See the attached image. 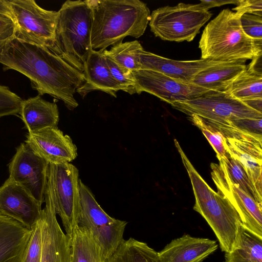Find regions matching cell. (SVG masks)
Returning <instances> with one entry per match:
<instances>
[{"label": "cell", "mask_w": 262, "mask_h": 262, "mask_svg": "<svg viewBox=\"0 0 262 262\" xmlns=\"http://www.w3.org/2000/svg\"><path fill=\"white\" fill-rule=\"evenodd\" d=\"M79 190L80 205L78 226L90 231L101 246L107 259L124 239L123 234L127 223L108 215L81 179Z\"/></svg>", "instance_id": "52a82bcc"}, {"label": "cell", "mask_w": 262, "mask_h": 262, "mask_svg": "<svg viewBox=\"0 0 262 262\" xmlns=\"http://www.w3.org/2000/svg\"><path fill=\"white\" fill-rule=\"evenodd\" d=\"M225 257V262H262V237L243 225L234 248Z\"/></svg>", "instance_id": "d4e9b609"}, {"label": "cell", "mask_w": 262, "mask_h": 262, "mask_svg": "<svg viewBox=\"0 0 262 262\" xmlns=\"http://www.w3.org/2000/svg\"><path fill=\"white\" fill-rule=\"evenodd\" d=\"M104 55L111 74L120 86L121 91L130 95L135 94V81L132 72L119 66L108 56Z\"/></svg>", "instance_id": "4dcf8cb0"}, {"label": "cell", "mask_w": 262, "mask_h": 262, "mask_svg": "<svg viewBox=\"0 0 262 262\" xmlns=\"http://www.w3.org/2000/svg\"><path fill=\"white\" fill-rule=\"evenodd\" d=\"M19 114L28 133L57 127L59 119L56 103L44 100L40 95L23 100Z\"/></svg>", "instance_id": "7402d4cb"}, {"label": "cell", "mask_w": 262, "mask_h": 262, "mask_svg": "<svg viewBox=\"0 0 262 262\" xmlns=\"http://www.w3.org/2000/svg\"><path fill=\"white\" fill-rule=\"evenodd\" d=\"M92 12L86 1H66L58 11L54 52L83 72L92 50Z\"/></svg>", "instance_id": "5b68a950"}, {"label": "cell", "mask_w": 262, "mask_h": 262, "mask_svg": "<svg viewBox=\"0 0 262 262\" xmlns=\"http://www.w3.org/2000/svg\"><path fill=\"white\" fill-rule=\"evenodd\" d=\"M248 66L247 70L254 74L262 76V53L254 56Z\"/></svg>", "instance_id": "74e56055"}, {"label": "cell", "mask_w": 262, "mask_h": 262, "mask_svg": "<svg viewBox=\"0 0 262 262\" xmlns=\"http://www.w3.org/2000/svg\"><path fill=\"white\" fill-rule=\"evenodd\" d=\"M208 123L216 127L222 133L227 151L242 165L251 183L258 193L262 195L261 134L241 129L231 123Z\"/></svg>", "instance_id": "8fae6325"}, {"label": "cell", "mask_w": 262, "mask_h": 262, "mask_svg": "<svg viewBox=\"0 0 262 262\" xmlns=\"http://www.w3.org/2000/svg\"><path fill=\"white\" fill-rule=\"evenodd\" d=\"M188 119L205 135L215 150L218 160L225 157L228 152L226 149L224 138L220 131L198 115L188 116Z\"/></svg>", "instance_id": "f546056e"}, {"label": "cell", "mask_w": 262, "mask_h": 262, "mask_svg": "<svg viewBox=\"0 0 262 262\" xmlns=\"http://www.w3.org/2000/svg\"><path fill=\"white\" fill-rule=\"evenodd\" d=\"M211 176L218 192L225 196L238 213L243 226L262 237V205L233 183L219 164H210Z\"/></svg>", "instance_id": "9a60e30c"}, {"label": "cell", "mask_w": 262, "mask_h": 262, "mask_svg": "<svg viewBox=\"0 0 262 262\" xmlns=\"http://www.w3.org/2000/svg\"><path fill=\"white\" fill-rule=\"evenodd\" d=\"M31 233L32 230L0 212V262H22Z\"/></svg>", "instance_id": "44dd1931"}, {"label": "cell", "mask_w": 262, "mask_h": 262, "mask_svg": "<svg viewBox=\"0 0 262 262\" xmlns=\"http://www.w3.org/2000/svg\"><path fill=\"white\" fill-rule=\"evenodd\" d=\"M0 18L12 20L15 24V19L7 0H0Z\"/></svg>", "instance_id": "ab89813d"}, {"label": "cell", "mask_w": 262, "mask_h": 262, "mask_svg": "<svg viewBox=\"0 0 262 262\" xmlns=\"http://www.w3.org/2000/svg\"><path fill=\"white\" fill-rule=\"evenodd\" d=\"M49 164L25 142L22 143L8 164L9 178L42 205L45 202Z\"/></svg>", "instance_id": "7c38bea8"}, {"label": "cell", "mask_w": 262, "mask_h": 262, "mask_svg": "<svg viewBox=\"0 0 262 262\" xmlns=\"http://www.w3.org/2000/svg\"><path fill=\"white\" fill-rule=\"evenodd\" d=\"M15 29V25L12 20L0 18V40H5L14 36Z\"/></svg>", "instance_id": "8d00e7d4"}, {"label": "cell", "mask_w": 262, "mask_h": 262, "mask_svg": "<svg viewBox=\"0 0 262 262\" xmlns=\"http://www.w3.org/2000/svg\"><path fill=\"white\" fill-rule=\"evenodd\" d=\"M0 63L27 77L39 95L60 100L70 110L78 106L74 94L85 81L83 73L49 48L13 36L0 40Z\"/></svg>", "instance_id": "6da1fadb"}, {"label": "cell", "mask_w": 262, "mask_h": 262, "mask_svg": "<svg viewBox=\"0 0 262 262\" xmlns=\"http://www.w3.org/2000/svg\"><path fill=\"white\" fill-rule=\"evenodd\" d=\"M141 69L149 70L163 73L173 79L191 83L194 76L209 67L227 62L210 59L190 61L175 60L142 50L139 54Z\"/></svg>", "instance_id": "ac0fdd59"}, {"label": "cell", "mask_w": 262, "mask_h": 262, "mask_svg": "<svg viewBox=\"0 0 262 262\" xmlns=\"http://www.w3.org/2000/svg\"><path fill=\"white\" fill-rule=\"evenodd\" d=\"M240 16L223 9L206 26L199 43L201 59L231 62L252 59L262 53V41L247 36Z\"/></svg>", "instance_id": "277c9868"}, {"label": "cell", "mask_w": 262, "mask_h": 262, "mask_svg": "<svg viewBox=\"0 0 262 262\" xmlns=\"http://www.w3.org/2000/svg\"><path fill=\"white\" fill-rule=\"evenodd\" d=\"M45 202L40 219L41 262H71L70 238L63 232L57 220L52 185L48 178Z\"/></svg>", "instance_id": "5bb4252c"}, {"label": "cell", "mask_w": 262, "mask_h": 262, "mask_svg": "<svg viewBox=\"0 0 262 262\" xmlns=\"http://www.w3.org/2000/svg\"><path fill=\"white\" fill-rule=\"evenodd\" d=\"M85 81L76 92L82 97L94 91L105 92L114 97L121 88L112 76L103 51L92 50L84 64Z\"/></svg>", "instance_id": "ffe728a7"}, {"label": "cell", "mask_w": 262, "mask_h": 262, "mask_svg": "<svg viewBox=\"0 0 262 262\" xmlns=\"http://www.w3.org/2000/svg\"><path fill=\"white\" fill-rule=\"evenodd\" d=\"M93 21L91 46L103 51L122 42L127 36L139 38L144 33L150 17L147 5L139 0H86Z\"/></svg>", "instance_id": "7a4b0ae2"}, {"label": "cell", "mask_w": 262, "mask_h": 262, "mask_svg": "<svg viewBox=\"0 0 262 262\" xmlns=\"http://www.w3.org/2000/svg\"><path fill=\"white\" fill-rule=\"evenodd\" d=\"M41 227L40 220L32 229V233L22 262H41Z\"/></svg>", "instance_id": "d6a6232c"}, {"label": "cell", "mask_w": 262, "mask_h": 262, "mask_svg": "<svg viewBox=\"0 0 262 262\" xmlns=\"http://www.w3.org/2000/svg\"><path fill=\"white\" fill-rule=\"evenodd\" d=\"M70 238L71 262H106L102 249L85 227L77 226Z\"/></svg>", "instance_id": "cb8c5ba5"}, {"label": "cell", "mask_w": 262, "mask_h": 262, "mask_svg": "<svg viewBox=\"0 0 262 262\" xmlns=\"http://www.w3.org/2000/svg\"><path fill=\"white\" fill-rule=\"evenodd\" d=\"M175 146L189 177L195 197L193 209L206 221L216 235L222 251L234 248L241 227V219L232 205L221 193L215 192L194 168L176 139Z\"/></svg>", "instance_id": "3957f363"}, {"label": "cell", "mask_w": 262, "mask_h": 262, "mask_svg": "<svg viewBox=\"0 0 262 262\" xmlns=\"http://www.w3.org/2000/svg\"><path fill=\"white\" fill-rule=\"evenodd\" d=\"M239 20L242 30L247 36L262 41V16L244 13L240 16Z\"/></svg>", "instance_id": "836d02e7"}, {"label": "cell", "mask_w": 262, "mask_h": 262, "mask_svg": "<svg viewBox=\"0 0 262 262\" xmlns=\"http://www.w3.org/2000/svg\"><path fill=\"white\" fill-rule=\"evenodd\" d=\"M212 15V13L200 4L181 3L175 6H166L154 10L150 14L149 25L154 34L162 40L191 41Z\"/></svg>", "instance_id": "8992f818"}, {"label": "cell", "mask_w": 262, "mask_h": 262, "mask_svg": "<svg viewBox=\"0 0 262 262\" xmlns=\"http://www.w3.org/2000/svg\"><path fill=\"white\" fill-rule=\"evenodd\" d=\"M225 92L242 101L262 98V76L250 73L246 69Z\"/></svg>", "instance_id": "4316f807"}, {"label": "cell", "mask_w": 262, "mask_h": 262, "mask_svg": "<svg viewBox=\"0 0 262 262\" xmlns=\"http://www.w3.org/2000/svg\"><path fill=\"white\" fill-rule=\"evenodd\" d=\"M239 0H201L200 5L204 9L209 10V9L215 7H219L227 4H234L237 5Z\"/></svg>", "instance_id": "f35d334b"}, {"label": "cell", "mask_w": 262, "mask_h": 262, "mask_svg": "<svg viewBox=\"0 0 262 262\" xmlns=\"http://www.w3.org/2000/svg\"><path fill=\"white\" fill-rule=\"evenodd\" d=\"M143 50L141 43L134 40L116 44L103 52L119 66L133 72L141 69L139 54Z\"/></svg>", "instance_id": "83f0119b"}, {"label": "cell", "mask_w": 262, "mask_h": 262, "mask_svg": "<svg viewBox=\"0 0 262 262\" xmlns=\"http://www.w3.org/2000/svg\"><path fill=\"white\" fill-rule=\"evenodd\" d=\"M219 165L230 180L259 204L262 205V195H260L251 183L242 165L228 153L219 160Z\"/></svg>", "instance_id": "f1b7e54d"}, {"label": "cell", "mask_w": 262, "mask_h": 262, "mask_svg": "<svg viewBox=\"0 0 262 262\" xmlns=\"http://www.w3.org/2000/svg\"><path fill=\"white\" fill-rule=\"evenodd\" d=\"M25 143L49 164L70 163L77 156V148L72 139L57 127L28 133Z\"/></svg>", "instance_id": "e0dca14e"}, {"label": "cell", "mask_w": 262, "mask_h": 262, "mask_svg": "<svg viewBox=\"0 0 262 262\" xmlns=\"http://www.w3.org/2000/svg\"><path fill=\"white\" fill-rule=\"evenodd\" d=\"M41 205L24 188L9 178L0 186V212L30 230L41 219Z\"/></svg>", "instance_id": "2e32d148"}, {"label": "cell", "mask_w": 262, "mask_h": 262, "mask_svg": "<svg viewBox=\"0 0 262 262\" xmlns=\"http://www.w3.org/2000/svg\"><path fill=\"white\" fill-rule=\"evenodd\" d=\"M22 101L8 87L0 85V117L19 114Z\"/></svg>", "instance_id": "1f68e13d"}, {"label": "cell", "mask_w": 262, "mask_h": 262, "mask_svg": "<svg viewBox=\"0 0 262 262\" xmlns=\"http://www.w3.org/2000/svg\"><path fill=\"white\" fill-rule=\"evenodd\" d=\"M136 93L147 92L172 104L201 96L210 91L191 83L180 81L157 71L140 69L132 72Z\"/></svg>", "instance_id": "4fadbf2b"}, {"label": "cell", "mask_w": 262, "mask_h": 262, "mask_svg": "<svg viewBox=\"0 0 262 262\" xmlns=\"http://www.w3.org/2000/svg\"><path fill=\"white\" fill-rule=\"evenodd\" d=\"M241 16L244 13H250L262 16L261 0H239L236 7L232 9Z\"/></svg>", "instance_id": "e575fe53"}, {"label": "cell", "mask_w": 262, "mask_h": 262, "mask_svg": "<svg viewBox=\"0 0 262 262\" xmlns=\"http://www.w3.org/2000/svg\"><path fill=\"white\" fill-rule=\"evenodd\" d=\"M48 178L53 192L54 207L61 218L66 233L70 237L78 226L80 211L79 178L72 164H49Z\"/></svg>", "instance_id": "30bf717a"}, {"label": "cell", "mask_w": 262, "mask_h": 262, "mask_svg": "<svg viewBox=\"0 0 262 262\" xmlns=\"http://www.w3.org/2000/svg\"><path fill=\"white\" fill-rule=\"evenodd\" d=\"M106 262H158V252L132 237L123 240Z\"/></svg>", "instance_id": "484cf974"}, {"label": "cell", "mask_w": 262, "mask_h": 262, "mask_svg": "<svg viewBox=\"0 0 262 262\" xmlns=\"http://www.w3.org/2000/svg\"><path fill=\"white\" fill-rule=\"evenodd\" d=\"M245 62H227L209 67L198 73L191 83L211 91L225 92L247 69Z\"/></svg>", "instance_id": "603a6c76"}, {"label": "cell", "mask_w": 262, "mask_h": 262, "mask_svg": "<svg viewBox=\"0 0 262 262\" xmlns=\"http://www.w3.org/2000/svg\"><path fill=\"white\" fill-rule=\"evenodd\" d=\"M217 248L215 241L185 234L158 252V262H202Z\"/></svg>", "instance_id": "d6986e66"}, {"label": "cell", "mask_w": 262, "mask_h": 262, "mask_svg": "<svg viewBox=\"0 0 262 262\" xmlns=\"http://www.w3.org/2000/svg\"><path fill=\"white\" fill-rule=\"evenodd\" d=\"M7 1L15 19L14 36L54 52L58 11L43 9L34 0Z\"/></svg>", "instance_id": "9c48e42d"}, {"label": "cell", "mask_w": 262, "mask_h": 262, "mask_svg": "<svg viewBox=\"0 0 262 262\" xmlns=\"http://www.w3.org/2000/svg\"><path fill=\"white\" fill-rule=\"evenodd\" d=\"M243 102L254 110L262 113V98L247 100Z\"/></svg>", "instance_id": "60d3db41"}, {"label": "cell", "mask_w": 262, "mask_h": 262, "mask_svg": "<svg viewBox=\"0 0 262 262\" xmlns=\"http://www.w3.org/2000/svg\"><path fill=\"white\" fill-rule=\"evenodd\" d=\"M262 119H241L231 122L235 126L251 133L261 134Z\"/></svg>", "instance_id": "d590c367"}, {"label": "cell", "mask_w": 262, "mask_h": 262, "mask_svg": "<svg viewBox=\"0 0 262 262\" xmlns=\"http://www.w3.org/2000/svg\"><path fill=\"white\" fill-rule=\"evenodd\" d=\"M185 114L198 115L212 123L228 124L241 119H262V113L225 92L210 91L194 99L171 104Z\"/></svg>", "instance_id": "ba28073f"}]
</instances>
